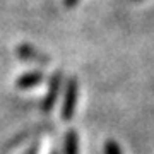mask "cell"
<instances>
[{
    "label": "cell",
    "mask_w": 154,
    "mask_h": 154,
    "mask_svg": "<svg viewBox=\"0 0 154 154\" xmlns=\"http://www.w3.org/2000/svg\"><path fill=\"white\" fill-rule=\"evenodd\" d=\"M62 84H63V72L55 70L48 79V91L41 101V113H50L53 110L57 99H58V94L62 91Z\"/></svg>",
    "instance_id": "2"
},
{
    "label": "cell",
    "mask_w": 154,
    "mask_h": 154,
    "mask_svg": "<svg viewBox=\"0 0 154 154\" xmlns=\"http://www.w3.org/2000/svg\"><path fill=\"white\" fill-rule=\"evenodd\" d=\"M38 152H39V142H36V144H33L24 154H38Z\"/></svg>",
    "instance_id": "8"
},
{
    "label": "cell",
    "mask_w": 154,
    "mask_h": 154,
    "mask_svg": "<svg viewBox=\"0 0 154 154\" xmlns=\"http://www.w3.org/2000/svg\"><path fill=\"white\" fill-rule=\"evenodd\" d=\"M43 79H45V74L41 70H29L26 74H22L21 77H17L16 86L19 89H29V88H34V86H39L43 82Z\"/></svg>",
    "instance_id": "5"
},
{
    "label": "cell",
    "mask_w": 154,
    "mask_h": 154,
    "mask_svg": "<svg viewBox=\"0 0 154 154\" xmlns=\"http://www.w3.org/2000/svg\"><path fill=\"white\" fill-rule=\"evenodd\" d=\"M132 2H142V0H132Z\"/></svg>",
    "instance_id": "10"
},
{
    "label": "cell",
    "mask_w": 154,
    "mask_h": 154,
    "mask_svg": "<svg viewBox=\"0 0 154 154\" xmlns=\"http://www.w3.org/2000/svg\"><path fill=\"white\" fill-rule=\"evenodd\" d=\"M77 101H79V81H77V77H70L67 81L65 96H63V103H62L60 110V116L63 122H70L74 118Z\"/></svg>",
    "instance_id": "1"
},
{
    "label": "cell",
    "mask_w": 154,
    "mask_h": 154,
    "mask_svg": "<svg viewBox=\"0 0 154 154\" xmlns=\"http://www.w3.org/2000/svg\"><path fill=\"white\" fill-rule=\"evenodd\" d=\"M63 154H79V132L70 128L63 137Z\"/></svg>",
    "instance_id": "6"
},
{
    "label": "cell",
    "mask_w": 154,
    "mask_h": 154,
    "mask_svg": "<svg viewBox=\"0 0 154 154\" xmlns=\"http://www.w3.org/2000/svg\"><path fill=\"white\" fill-rule=\"evenodd\" d=\"M16 55H17V58H21V60L34 62V63H39V65H48L50 62H51V58H50L46 53H43L41 50H38L36 46H33V45H29V43L17 45Z\"/></svg>",
    "instance_id": "3"
},
{
    "label": "cell",
    "mask_w": 154,
    "mask_h": 154,
    "mask_svg": "<svg viewBox=\"0 0 154 154\" xmlns=\"http://www.w3.org/2000/svg\"><path fill=\"white\" fill-rule=\"evenodd\" d=\"M105 154H123V152H122V147L118 146V142L108 139L105 142Z\"/></svg>",
    "instance_id": "7"
},
{
    "label": "cell",
    "mask_w": 154,
    "mask_h": 154,
    "mask_svg": "<svg viewBox=\"0 0 154 154\" xmlns=\"http://www.w3.org/2000/svg\"><path fill=\"white\" fill-rule=\"evenodd\" d=\"M77 4H79V0H63V5H65L67 9H72V7H75Z\"/></svg>",
    "instance_id": "9"
},
{
    "label": "cell",
    "mask_w": 154,
    "mask_h": 154,
    "mask_svg": "<svg viewBox=\"0 0 154 154\" xmlns=\"http://www.w3.org/2000/svg\"><path fill=\"white\" fill-rule=\"evenodd\" d=\"M46 130H53V127L48 125V123H39V125L29 127V128H26V130H22V132L17 134V135L12 139L11 142H7V144H5V149H14V147H17L21 142H24V140L31 139V135H39L41 132H46Z\"/></svg>",
    "instance_id": "4"
},
{
    "label": "cell",
    "mask_w": 154,
    "mask_h": 154,
    "mask_svg": "<svg viewBox=\"0 0 154 154\" xmlns=\"http://www.w3.org/2000/svg\"><path fill=\"white\" fill-rule=\"evenodd\" d=\"M51 154H60V152H57V151H55V152H51Z\"/></svg>",
    "instance_id": "11"
}]
</instances>
